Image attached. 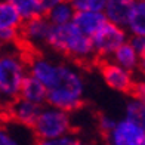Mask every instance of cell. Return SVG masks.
<instances>
[{
  "mask_svg": "<svg viewBox=\"0 0 145 145\" xmlns=\"http://www.w3.org/2000/svg\"><path fill=\"white\" fill-rule=\"evenodd\" d=\"M6 118H8V117H6V111H5V107H2V105H0V123H2V121H5Z\"/></svg>",
  "mask_w": 145,
  "mask_h": 145,
  "instance_id": "obj_26",
  "label": "cell"
},
{
  "mask_svg": "<svg viewBox=\"0 0 145 145\" xmlns=\"http://www.w3.org/2000/svg\"><path fill=\"white\" fill-rule=\"evenodd\" d=\"M74 9H72L71 3L68 0H64V2L58 3L56 6H54L52 9H49L46 12V18L49 19V22L52 25H64L72 21V16H74Z\"/></svg>",
  "mask_w": 145,
  "mask_h": 145,
  "instance_id": "obj_16",
  "label": "cell"
},
{
  "mask_svg": "<svg viewBox=\"0 0 145 145\" xmlns=\"http://www.w3.org/2000/svg\"><path fill=\"white\" fill-rule=\"evenodd\" d=\"M61 2H64V0H39V3H40V9H42V14L44 15L49 9H52L54 6H56L58 3H61Z\"/></svg>",
  "mask_w": 145,
  "mask_h": 145,
  "instance_id": "obj_25",
  "label": "cell"
},
{
  "mask_svg": "<svg viewBox=\"0 0 145 145\" xmlns=\"http://www.w3.org/2000/svg\"><path fill=\"white\" fill-rule=\"evenodd\" d=\"M130 6L132 0H107L102 12L108 22L126 28Z\"/></svg>",
  "mask_w": 145,
  "mask_h": 145,
  "instance_id": "obj_13",
  "label": "cell"
},
{
  "mask_svg": "<svg viewBox=\"0 0 145 145\" xmlns=\"http://www.w3.org/2000/svg\"><path fill=\"white\" fill-rule=\"evenodd\" d=\"M71 3L72 9L76 12L83 10H93V12H102L107 0H68Z\"/></svg>",
  "mask_w": 145,
  "mask_h": 145,
  "instance_id": "obj_21",
  "label": "cell"
},
{
  "mask_svg": "<svg viewBox=\"0 0 145 145\" xmlns=\"http://www.w3.org/2000/svg\"><path fill=\"white\" fill-rule=\"evenodd\" d=\"M31 129L37 139H54L72 132V118L70 111L44 104Z\"/></svg>",
  "mask_w": 145,
  "mask_h": 145,
  "instance_id": "obj_4",
  "label": "cell"
},
{
  "mask_svg": "<svg viewBox=\"0 0 145 145\" xmlns=\"http://www.w3.org/2000/svg\"><path fill=\"white\" fill-rule=\"evenodd\" d=\"M0 52H2V46H0ZM0 105L5 107V102H3V98H2V93H0Z\"/></svg>",
  "mask_w": 145,
  "mask_h": 145,
  "instance_id": "obj_27",
  "label": "cell"
},
{
  "mask_svg": "<svg viewBox=\"0 0 145 145\" xmlns=\"http://www.w3.org/2000/svg\"><path fill=\"white\" fill-rule=\"evenodd\" d=\"M71 22L80 31H83L86 36L90 37L107 22V18H105L104 12L83 10V12H74Z\"/></svg>",
  "mask_w": 145,
  "mask_h": 145,
  "instance_id": "obj_11",
  "label": "cell"
},
{
  "mask_svg": "<svg viewBox=\"0 0 145 145\" xmlns=\"http://www.w3.org/2000/svg\"><path fill=\"white\" fill-rule=\"evenodd\" d=\"M6 2H9L18 10L22 21L33 16H37V15H43L39 0H6Z\"/></svg>",
  "mask_w": 145,
  "mask_h": 145,
  "instance_id": "obj_18",
  "label": "cell"
},
{
  "mask_svg": "<svg viewBox=\"0 0 145 145\" xmlns=\"http://www.w3.org/2000/svg\"><path fill=\"white\" fill-rule=\"evenodd\" d=\"M124 117L145 124V102H144V98L133 96L132 99H129L127 104H126V110H124Z\"/></svg>",
  "mask_w": 145,
  "mask_h": 145,
  "instance_id": "obj_19",
  "label": "cell"
},
{
  "mask_svg": "<svg viewBox=\"0 0 145 145\" xmlns=\"http://www.w3.org/2000/svg\"><path fill=\"white\" fill-rule=\"evenodd\" d=\"M37 136L31 127L6 118L0 123V145H36Z\"/></svg>",
  "mask_w": 145,
  "mask_h": 145,
  "instance_id": "obj_9",
  "label": "cell"
},
{
  "mask_svg": "<svg viewBox=\"0 0 145 145\" xmlns=\"http://www.w3.org/2000/svg\"><path fill=\"white\" fill-rule=\"evenodd\" d=\"M19 42V28H3L0 30V46H14Z\"/></svg>",
  "mask_w": 145,
  "mask_h": 145,
  "instance_id": "obj_22",
  "label": "cell"
},
{
  "mask_svg": "<svg viewBox=\"0 0 145 145\" xmlns=\"http://www.w3.org/2000/svg\"><path fill=\"white\" fill-rule=\"evenodd\" d=\"M52 24L46 15H37L24 19L19 27V40L27 43L31 48H46Z\"/></svg>",
  "mask_w": 145,
  "mask_h": 145,
  "instance_id": "obj_7",
  "label": "cell"
},
{
  "mask_svg": "<svg viewBox=\"0 0 145 145\" xmlns=\"http://www.w3.org/2000/svg\"><path fill=\"white\" fill-rule=\"evenodd\" d=\"M28 74L46 88V104L65 111H76L86 98V80L76 62L54 59L46 55L27 58Z\"/></svg>",
  "mask_w": 145,
  "mask_h": 145,
  "instance_id": "obj_1",
  "label": "cell"
},
{
  "mask_svg": "<svg viewBox=\"0 0 145 145\" xmlns=\"http://www.w3.org/2000/svg\"><path fill=\"white\" fill-rule=\"evenodd\" d=\"M42 107L43 105L30 102L27 99H24V98L18 96L14 101H10L5 105V111H6V117L10 118V120L21 123L24 126L33 127Z\"/></svg>",
  "mask_w": 145,
  "mask_h": 145,
  "instance_id": "obj_10",
  "label": "cell"
},
{
  "mask_svg": "<svg viewBox=\"0 0 145 145\" xmlns=\"http://www.w3.org/2000/svg\"><path fill=\"white\" fill-rule=\"evenodd\" d=\"M36 145H88V142H84L80 136L70 132L54 139H37Z\"/></svg>",
  "mask_w": 145,
  "mask_h": 145,
  "instance_id": "obj_20",
  "label": "cell"
},
{
  "mask_svg": "<svg viewBox=\"0 0 145 145\" xmlns=\"http://www.w3.org/2000/svg\"><path fill=\"white\" fill-rule=\"evenodd\" d=\"M28 74L27 56L19 49L5 46L0 52V93L5 105L19 95L24 78Z\"/></svg>",
  "mask_w": 145,
  "mask_h": 145,
  "instance_id": "obj_3",
  "label": "cell"
},
{
  "mask_svg": "<svg viewBox=\"0 0 145 145\" xmlns=\"http://www.w3.org/2000/svg\"><path fill=\"white\" fill-rule=\"evenodd\" d=\"M127 42L135 49L136 54L144 58V55H145V36H129Z\"/></svg>",
  "mask_w": 145,
  "mask_h": 145,
  "instance_id": "obj_24",
  "label": "cell"
},
{
  "mask_svg": "<svg viewBox=\"0 0 145 145\" xmlns=\"http://www.w3.org/2000/svg\"><path fill=\"white\" fill-rule=\"evenodd\" d=\"M126 31L129 36H145V2L132 0Z\"/></svg>",
  "mask_w": 145,
  "mask_h": 145,
  "instance_id": "obj_14",
  "label": "cell"
},
{
  "mask_svg": "<svg viewBox=\"0 0 145 145\" xmlns=\"http://www.w3.org/2000/svg\"><path fill=\"white\" fill-rule=\"evenodd\" d=\"M19 98H24L30 102H34L39 105L46 104V88L37 80L36 77H33L27 74V77L24 78V82L19 89Z\"/></svg>",
  "mask_w": 145,
  "mask_h": 145,
  "instance_id": "obj_15",
  "label": "cell"
},
{
  "mask_svg": "<svg viewBox=\"0 0 145 145\" xmlns=\"http://www.w3.org/2000/svg\"><path fill=\"white\" fill-rule=\"evenodd\" d=\"M107 145H145V124L123 117L105 133Z\"/></svg>",
  "mask_w": 145,
  "mask_h": 145,
  "instance_id": "obj_6",
  "label": "cell"
},
{
  "mask_svg": "<svg viewBox=\"0 0 145 145\" xmlns=\"http://www.w3.org/2000/svg\"><path fill=\"white\" fill-rule=\"evenodd\" d=\"M110 58H111L113 62H116L117 65L123 67L124 70L133 72V74L141 70L142 61H144V58L136 54L135 49L129 44V42H124L121 46H118Z\"/></svg>",
  "mask_w": 145,
  "mask_h": 145,
  "instance_id": "obj_12",
  "label": "cell"
},
{
  "mask_svg": "<svg viewBox=\"0 0 145 145\" xmlns=\"http://www.w3.org/2000/svg\"><path fill=\"white\" fill-rule=\"evenodd\" d=\"M127 39H129V33L126 31V28L118 27V25L107 21L93 36H90V42L96 58L107 59L113 55V52L118 46L127 42Z\"/></svg>",
  "mask_w": 145,
  "mask_h": 145,
  "instance_id": "obj_5",
  "label": "cell"
},
{
  "mask_svg": "<svg viewBox=\"0 0 145 145\" xmlns=\"http://www.w3.org/2000/svg\"><path fill=\"white\" fill-rule=\"evenodd\" d=\"M101 76L102 80L105 82L108 88H111L116 92L120 93H132L135 89V74L123 67L117 65L116 62L110 61H102L101 64Z\"/></svg>",
  "mask_w": 145,
  "mask_h": 145,
  "instance_id": "obj_8",
  "label": "cell"
},
{
  "mask_svg": "<svg viewBox=\"0 0 145 145\" xmlns=\"http://www.w3.org/2000/svg\"><path fill=\"white\" fill-rule=\"evenodd\" d=\"M116 118L114 117H111L108 114H99L98 116V129H99V132H102V133H108V132L114 127V124H116Z\"/></svg>",
  "mask_w": 145,
  "mask_h": 145,
  "instance_id": "obj_23",
  "label": "cell"
},
{
  "mask_svg": "<svg viewBox=\"0 0 145 145\" xmlns=\"http://www.w3.org/2000/svg\"><path fill=\"white\" fill-rule=\"evenodd\" d=\"M46 48L76 64H90L96 61L90 37L80 31L72 22L52 25Z\"/></svg>",
  "mask_w": 145,
  "mask_h": 145,
  "instance_id": "obj_2",
  "label": "cell"
},
{
  "mask_svg": "<svg viewBox=\"0 0 145 145\" xmlns=\"http://www.w3.org/2000/svg\"><path fill=\"white\" fill-rule=\"evenodd\" d=\"M22 18L18 10L6 0H0V30L3 28H19Z\"/></svg>",
  "mask_w": 145,
  "mask_h": 145,
  "instance_id": "obj_17",
  "label": "cell"
}]
</instances>
